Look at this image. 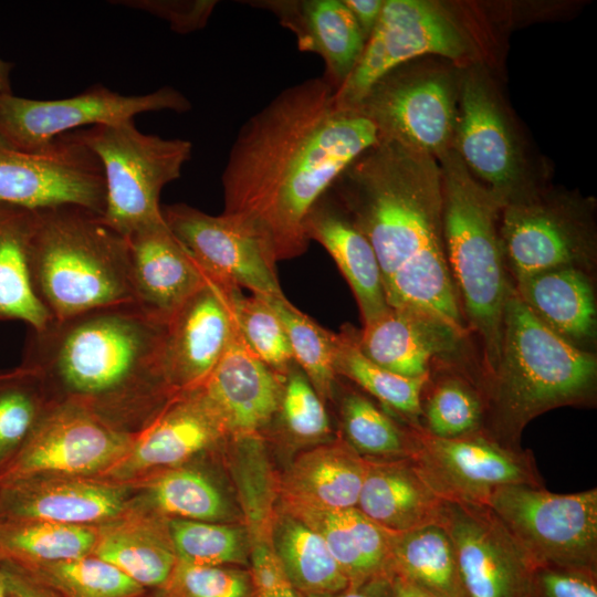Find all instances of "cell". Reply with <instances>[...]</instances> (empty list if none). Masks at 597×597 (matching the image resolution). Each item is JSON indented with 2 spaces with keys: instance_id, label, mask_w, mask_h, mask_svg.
I'll use <instances>...</instances> for the list:
<instances>
[{
  "instance_id": "obj_5",
  "label": "cell",
  "mask_w": 597,
  "mask_h": 597,
  "mask_svg": "<svg viewBox=\"0 0 597 597\" xmlns=\"http://www.w3.org/2000/svg\"><path fill=\"white\" fill-rule=\"evenodd\" d=\"M29 271L34 294L52 320L135 304L127 238L82 207L35 210Z\"/></svg>"
},
{
  "instance_id": "obj_9",
  "label": "cell",
  "mask_w": 597,
  "mask_h": 597,
  "mask_svg": "<svg viewBox=\"0 0 597 597\" xmlns=\"http://www.w3.org/2000/svg\"><path fill=\"white\" fill-rule=\"evenodd\" d=\"M452 149L501 207L537 188L512 117L495 84L478 64L459 70Z\"/></svg>"
},
{
  "instance_id": "obj_1",
  "label": "cell",
  "mask_w": 597,
  "mask_h": 597,
  "mask_svg": "<svg viewBox=\"0 0 597 597\" xmlns=\"http://www.w3.org/2000/svg\"><path fill=\"white\" fill-rule=\"evenodd\" d=\"M379 142L375 125L342 108L323 77L279 93L239 130L222 172L223 212L269 262L303 254L304 221L342 172Z\"/></svg>"
},
{
  "instance_id": "obj_30",
  "label": "cell",
  "mask_w": 597,
  "mask_h": 597,
  "mask_svg": "<svg viewBox=\"0 0 597 597\" xmlns=\"http://www.w3.org/2000/svg\"><path fill=\"white\" fill-rule=\"evenodd\" d=\"M93 555L144 589L161 587L177 563L167 523L129 512L98 526Z\"/></svg>"
},
{
  "instance_id": "obj_26",
  "label": "cell",
  "mask_w": 597,
  "mask_h": 597,
  "mask_svg": "<svg viewBox=\"0 0 597 597\" xmlns=\"http://www.w3.org/2000/svg\"><path fill=\"white\" fill-rule=\"evenodd\" d=\"M304 232L310 241H317L337 264L354 293L364 324L390 307L371 244L329 190L307 213Z\"/></svg>"
},
{
  "instance_id": "obj_14",
  "label": "cell",
  "mask_w": 597,
  "mask_h": 597,
  "mask_svg": "<svg viewBox=\"0 0 597 597\" xmlns=\"http://www.w3.org/2000/svg\"><path fill=\"white\" fill-rule=\"evenodd\" d=\"M416 469L444 501L486 506L501 488L544 486L532 452L512 449L484 430L441 439L415 427Z\"/></svg>"
},
{
  "instance_id": "obj_49",
  "label": "cell",
  "mask_w": 597,
  "mask_h": 597,
  "mask_svg": "<svg viewBox=\"0 0 597 597\" xmlns=\"http://www.w3.org/2000/svg\"><path fill=\"white\" fill-rule=\"evenodd\" d=\"M254 597H297L285 576L272 545L256 543L252 551L251 572Z\"/></svg>"
},
{
  "instance_id": "obj_39",
  "label": "cell",
  "mask_w": 597,
  "mask_h": 597,
  "mask_svg": "<svg viewBox=\"0 0 597 597\" xmlns=\"http://www.w3.org/2000/svg\"><path fill=\"white\" fill-rule=\"evenodd\" d=\"M428 388L421 400V428L427 433L452 439L483 430L484 399L474 381L451 375Z\"/></svg>"
},
{
  "instance_id": "obj_22",
  "label": "cell",
  "mask_w": 597,
  "mask_h": 597,
  "mask_svg": "<svg viewBox=\"0 0 597 597\" xmlns=\"http://www.w3.org/2000/svg\"><path fill=\"white\" fill-rule=\"evenodd\" d=\"M285 377L254 356L234 323L224 353L201 388L229 438L253 439L274 420Z\"/></svg>"
},
{
  "instance_id": "obj_17",
  "label": "cell",
  "mask_w": 597,
  "mask_h": 597,
  "mask_svg": "<svg viewBox=\"0 0 597 597\" xmlns=\"http://www.w3.org/2000/svg\"><path fill=\"white\" fill-rule=\"evenodd\" d=\"M164 220L208 279L224 289H248L266 297L284 295L276 266L253 235L224 214L186 203L161 208Z\"/></svg>"
},
{
  "instance_id": "obj_7",
  "label": "cell",
  "mask_w": 597,
  "mask_h": 597,
  "mask_svg": "<svg viewBox=\"0 0 597 597\" xmlns=\"http://www.w3.org/2000/svg\"><path fill=\"white\" fill-rule=\"evenodd\" d=\"M98 158L105 178L103 221L127 238L164 221V187L178 179L191 158L192 144L142 133L134 118L70 132Z\"/></svg>"
},
{
  "instance_id": "obj_55",
  "label": "cell",
  "mask_w": 597,
  "mask_h": 597,
  "mask_svg": "<svg viewBox=\"0 0 597 597\" xmlns=\"http://www.w3.org/2000/svg\"><path fill=\"white\" fill-rule=\"evenodd\" d=\"M8 593L9 591H8L6 575L0 564V596L6 595Z\"/></svg>"
},
{
  "instance_id": "obj_8",
  "label": "cell",
  "mask_w": 597,
  "mask_h": 597,
  "mask_svg": "<svg viewBox=\"0 0 597 597\" xmlns=\"http://www.w3.org/2000/svg\"><path fill=\"white\" fill-rule=\"evenodd\" d=\"M499 235L515 281L558 268L588 271L596 255L590 208L568 193L538 188L501 207Z\"/></svg>"
},
{
  "instance_id": "obj_50",
  "label": "cell",
  "mask_w": 597,
  "mask_h": 597,
  "mask_svg": "<svg viewBox=\"0 0 597 597\" xmlns=\"http://www.w3.org/2000/svg\"><path fill=\"white\" fill-rule=\"evenodd\" d=\"M0 564L6 575L8 591L15 597H61L15 565L4 562Z\"/></svg>"
},
{
  "instance_id": "obj_19",
  "label": "cell",
  "mask_w": 597,
  "mask_h": 597,
  "mask_svg": "<svg viewBox=\"0 0 597 597\" xmlns=\"http://www.w3.org/2000/svg\"><path fill=\"white\" fill-rule=\"evenodd\" d=\"M228 290L209 280L166 323L160 363L172 394L203 386L224 353L234 325Z\"/></svg>"
},
{
  "instance_id": "obj_16",
  "label": "cell",
  "mask_w": 597,
  "mask_h": 597,
  "mask_svg": "<svg viewBox=\"0 0 597 597\" xmlns=\"http://www.w3.org/2000/svg\"><path fill=\"white\" fill-rule=\"evenodd\" d=\"M0 202L30 210L77 206L103 216V167L70 133L38 151H22L0 142Z\"/></svg>"
},
{
  "instance_id": "obj_29",
  "label": "cell",
  "mask_w": 597,
  "mask_h": 597,
  "mask_svg": "<svg viewBox=\"0 0 597 597\" xmlns=\"http://www.w3.org/2000/svg\"><path fill=\"white\" fill-rule=\"evenodd\" d=\"M368 460L346 441L334 440L301 453L284 473V504L328 510L356 507Z\"/></svg>"
},
{
  "instance_id": "obj_15",
  "label": "cell",
  "mask_w": 597,
  "mask_h": 597,
  "mask_svg": "<svg viewBox=\"0 0 597 597\" xmlns=\"http://www.w3.org/2000/svg\"><path fill=\"white\" fill-rule=\"evenodd\" d=\"M190 109V101L170 86L127 96L96 84L62 100H31L2 93L0 142L22 151H38L76 129L123 122L147 112L186 113Z\"/></svg>"
},
{
  "instance_id": "obj_32",
  "label": "cell",
  "mask_w": 597,
  "mask_h": 597,
  "mask_svg": "<svg viewBox=\"0 0 597 597\" xmlns=\"http://www.w3.org/2000/svg\"><path fill=\"white\" fill-rule=\"evenodd\" d=\"M272 547L295 590L333 597L350 585L322 537L286 511L275 522Z\"/></svg>"
},
{
  "instance_id": "obj_13",
  "label": "cell",
  "mask_w": 597,
  "mask_h": 597,
  "mask_svg": "<svg viewBox=\"0 0 597 597\" xmlns=\"http://www.w3.org/2000/svg\"><path fill=\"white\" fill-rule=\"evenodd\" d=\"M133 438L81 405L51 402L23 444L0 467V483L104 475L127 453Z\"/></svg>"
},
{
  "instance_id": "obj_23",
  "label": "cell",
  "mask_w": 597,
  "mask_h": 597,
  "mask_svg": "<svg viewBox=\"0 0 597 597\" xmlns=\"http://www.w3.org/2000/svg\"><path fill=\"white\" fill-rule=\"evenodd\" d=\"M127 241L134 303L167 323L209 279L165 220L135 231Z\"/></svg>"
},
{
  "instance_id": "obj_53",
  "label": "cell",
  "mask_w": 597,
  "mask_h": 597,
  "mask_svg": "<svg viewBox=\"0 0 597 597\" xmlns=\"http://www.w3.org/2000/svg\"><path fill=\"white\" fill-rule=\"evenodd\" d=\"M388 577L395 597H440L399 574L390 573Z\"/></svg>"
},
{
  "instance_id": "obj_44",
  "label": "cell",
  "mask_w": 597,
  "mask_h": 597,
  "mask_svg": "<svg viewBox=\"0 0 597 597\" xmlns=\"http://www.w3.org/2000/svg\"><path fill=\"white\" fill-rule=\"evenodd\" d=\"M275 418L285 433L296 441H318L332 432L323 400L296 364L286 374Z\"/></svg>"
},
{
  "instance_id": "obj_12",
  "label": "cell",
  "mask_w": 597,
  "mask_h": 597,
  "mask_svg": "<svg viewBox=\"0 0 597 597\" xmlns=\"http://www.w3.org/2000/svg\"><path fill=\"white\" fill-rule=\"evenodd\" d=\"M472 52L468 33L441 3L384 0L356 66L335 91L336 103L353 109L386 74L418 57L437 55L460 63Z\"/></svg>"
},
{
  "instance_id": "obj_24",
  "label": "cell",
  "mask_w": 597,
  "mask_h": 597,
  "mask_svg": "<svg viewBox=\"0 0 597 597\" xmlns=\"http://www.w3.org/2000/svg\"><path fill=\"white\" fill-rule=\"evenodd\" d=\"M465 333L421 313L389 307L356 329L360 352L405 377H429L432 362L459 350Z\"/></svg>"
},
{
  "instance_id": "obj_33",
  "label": "cell",
  "mask_w": 597,
  "mask_h": 597,
  "mask_svg": "<svg viewBox=\"0 0 597 597\" xmlns=\"http://www.w3.org/2000/svg\"><path fill=\"white\" fill-rule=\"evenodd\" d=\"M390 573L399 574L440 597H465L454 545L441 523L391 533Z\"/></svg>"
},
{
  "instance_id": "obj_34",
  "label": "cell",
  "mask_w": 597,
  "mask_h": 597,
  "mask_svg": "<svg viewBox=\"0 0 597 597\" xmlns=\"http://www.w3.org/2000/svg\"><path fill=\"white\" fill-rule=\"evenodd\" d=\"M98 526L0 520V562L21 568L91 555Z\"/></svg>"
},
{
  "instance_id": "obj_46",
  "label": "cell",
  "mask_w": 597,
  "mask_h": 597,
  "mask_svg": "<svg viewBox=\"0 0 597 597\" xmlns=\"http://www.w3.org/2000/svg\"><path fill=\"white\" fill-rule=\"evenodd\" d=\"M285 511L316 532L349 578L350 584L371 578L357 548L343 510L284 504Z\"/></svg>"
},
{
  "instance_id": "obj_35",
  "label": "cell",
  "mask_w": 597,
  "mask_h": 597,
  "mask_svg": "<svg viewBox=\"0 0 597 597\" xmlns=\"http://www.w3.org/2000/svg\"><path fill=\"white\" fill-rule=\"evenodd\" d=\"M334 367L338 377H346L388 409L421 427V400L429 377H405L368 359L356 342V328L344 325L335 333Z\"/></svg>"
},
{
  "instance_id": "obj_51",
  "label": "cell",
  "mask_w": 597,
  "mask_h": 597,
  "mask_svg": "<svg viewBox=\"0 0 597 597\" xmlns=\"http://www.w3.org/2000/svg\"><path fill=\"white\" fill-rule=\"evenodd\" d=\"M364 36L369 38L383 10L384 0H344Z\"/></svg>"
},
{
  "instance_id": "obj_37",
  "label": "cell",
  "mask_w": 597,
  "mask_h": 597,
  "mask_svg": "<svg viewBox=\"0 0 597 597\" xmlns=\"http://www.w3.org/2000/svg\"><path fill=\"white\" fill-rule=\"evenodd\" d=\"M268 298L283 323L295 364L324 404L333 399L339 378L334 367L335 333L322 327L284 295Z\"/></svg>"
},
{
  "instance_id": "obj_31",
  "label": "cell",
  "mask_w": 597,
  "mask_h": 597,
  "mask_svg": "<svg viewBox=\"0 0 597 597\" xmlns=\"http://www.w3.org/2000/svg\"><path fill=\"white\" fill-rule=\"evenodd\" d=\"M35 210L0 202V321H22L32 331L53 320L38 301L29 271Z\"/></svg>"
},
{
  "instance_id": "obj_40",
  "label": "cell",
  "mask_w": 597,
  "mask_h": 597,
  "mask_svg": "<svg viewBox=\"0 0 597 597\" xmlns=\"http://www.w3.org/2000/svg\"><path fill=\"white\" fill-rule=\"evenodd\" d=\"M144 488L149 503L170 519L216 522L227 514L219 489L193 469L161 471L145 482Z\"/></svg>"
},
{
  "instance_id": "obj_43",
  "label": "cell",
  "mask_w": 597,
  "mask_h": 597,
  "mask_svg": "<svg viewBox=\"0 0 597 597\" xmlns=\"http://www.w3.org/2000/svg\"><path fill=\"white\" fill-rule=\"evenodd\" d=\"M167 528L178 561L200 566H227L247 561V536L239 526L169 519Z\"/></svg>"
},
{
  "instance_id": "obj_38",
  "label": "cell",
  "mask_w": 597,
  "mask_h": 597,
  "mask_svg": "<svg viewBox=\"0 0 597 597\" xmlns=\"http://www.w3.org/2000/svg\"><path fill=\"white\" fill-rule=\"evenodd\" d=\"M21 569L61 597H143L146 591L93 554Z\"/></svg>"
},
{
  "instance_id": "obj_47",
  "label": "cell",
  "mask_w": 597,
  "mask_h": 597,
  "mask_svg": "<svg viewBox=\"0 0 597 597\" xmlns=\"http://www.w3.org/2000/svg\"><path fill=\"white\" fill-rule=\"evenodd\" d=\"M524 597H597V568L534 564Z\"/></svg>"
},
{
  "instance_id": "obj_52",
  "label": "cell",
  "mask_w": 597,
  "mask_h": 597,
  "mask_svg": "<svg viewBox=\"0 0 597 597\" xmlns=\"http://www.w3.org/2000/svg\"><path fill=\"white\" fill-rule=\"evenodd\" d=\"M333 597H395L388 576H377L350 584Z\"/></svg>"
},
{
  "instance_id": "obj_4",
  "label": "cell",
  "mask_w": 597,
  "mask_h": 597,
  "mask_svg": "<svg viewBox=\"0 0 597 597\" xmlns=\"http://www.w3.org/2000/svg\"><path fill=\"white\" fill-rule=\"evenodd\" d=\"M597 359L545 326L511 286L503 310L500 357L482 384L483 430L522 449L521 434L535 417L563 406L591 405Z\"/></svg>"
},
{
  "instance_id": "obj_48",
  "label": "cell",
  "mask_w": 597,
  "mask_h": 597,
  "mask_svg": "<svg viewBox=\"0 0 597 597\" xmlns=\"http://www.w3.org/2000/svg\"><path fill=\"white\" fill-rule=\"evenodd\" d=\"M111 3L148 12L167 21L172 31L189 33L207 24L218 2L213 0H118Z\"/></svg>"
},
{
  "instance_id": "obj_45",
  "label": "cell",
  "mask_w": 597,
  "mask_h": 597,
  "mask_svg": "<svg viewBox=\"0 0 597 597\" xmlns=\"http://www.w3.org/2000/svg\"><path fill=\"white\" fill-rule=\"evenodd\" d=\"M157 590L160 597H254L251 573L178 559L167 582Z\"/></svg>"
},
{
  "instance_id": "obj_10",
  "label": "cell",
  "mask_w": 597,
  "mask_h": 597,
  "mask_svg": "<svg viewBox=\"0 0 597 597\" xmlns=\"http://www.w3.org/2000/svg\"><path fill=\"white\" fill-rule=\"evenodd\" d=\"M459 70L406 63L380 78L353 108L392 140L436 159L452 148Z\"/></svg>"
},
{
  "instance_id": "obj_11",
  "label": "cell",
  "mask_w": 597,
  "mask_h": 597,
  "mask_svg": "<svg viewBox=\"0 0 597 597\" xmlns=\"http://www.w3.org/2000/svg\"><path fill=\"white\" fill-rule=\"evenodd\" d=\"M533 564L597 568V489L557 494L527 484L499 489L489 500Z\"/></svg>"
},
{
  "instance_id": "obj_42",
  "label": "cell",
  "mask_w": 597,
  "mask_h": 597,
  "mask_svg": "<svg viewBox=\"0 0 597 597\" xmlns=\"http://www.w3.org/2000/svg\"><path fill=\"white\" fill-rule=\"evenodd\" d=\"M233 320L248 348L273 371L286 376L295 364L289 338L266 296L229 289Z\"/></svg>"
},
{
  "instance_id": "obj_41",
  "label": "cell",
  "mask_w": 597,
  "mask_h": 597,
  "mask_svg": "<svg viewBox=\"0 0 597 597\" xmlns=\"http://www.w3.org/2000/svg\"><path fill=\"white\" fill-rule=\"evenodd\" d=\"M50 405L33 369L20 365L0 373V467L19 450Z\"/></svg>"
},
{
  "instance_id": "obj_56",
  "label": "cell",
  "mask_w": 597,
  "mask_h": 597,
  "mask_svg": "<svg viewBox=\"0 0 597 597\" xmlns=\"http://www.w3.org/2000/svg\"><path fill=\"white\" fill-rule=\"evenodd\" d=\"M0 597H15V596H14V595H12V594H10V593H8V594H6V595H2V596H0Z\"/></svg>"
},
{
  "instance_id": "obj_21",
  "label": "cell",
  "mask_w": 597,
  "mask_h": 597,
  "mask_svg": "<svg viewBox=\"0 0 597 597\" xmlns=\"http://www.w3.org/2000/svg\"><path fill=\"white\" fill-rule=\"evenodd\" d=\"M226 438L228 430L201 387L178 392L134 434L127 453L103 476L126 482L177 465Z\"/></svg>"
},
{
  "instance_id": "obj_3",
  "label": "cell",
  "mask_w": 597,
  "mask_h": 597,
  "mask_svg": "<svg viewBox=\"0 0 597 597\" xmlns=\"http://www.w3.org/2000/svg\"><path fill=\"white\" fill-rule=\"evenodd\" d=\"M165 328L136 304L53 320L30 329L21 365L38 373L50 402L81 405L135 434L175 395L161 370Z\"/></svg>"
},
{
  "instance_id": "obj_25",
  "label": "cell",
  "mask_w": 597,
  "mask_h": 597,
  "mask_svg": "<svg viewBox=\"0 0 597 597\" xmlns=\"http://www.w3.org/2000/svg\"><path fill=\"white\" fill-rule=\"evenodd\" d=\"M271 11L296 38L300 51L320 55L322 76L335 91L348 78L366 44L354 15L344 0L249 1Z\"/></svg>"
},
{
  "instance_id": "obj_28",
  "label": "cell",
  "mask_w": 597,
  "mask_h": 597,
  "mask_svg": "<svg viewBox=\"0 0 597 597\" xmlns=\"http://www.w3.org/2000/svg\"><path fill=\"white\" fill-rule=\"evenodd\" d=\"M514 291L545 326L590 352L596 338L597 304L587 271L565 266L515 281Z\"/></svg>"
},
{
  "instance_id": "obj_54",
  "label": "cell",
  "mask_w": 597,
  "mask_h": 597,
  "mask_svg": "<svg viewBox=\"0 0 597 597\" xmlns=\"http://www.w3.org/2000/svg\"><path fill=\"white\" fill-rule=\"evenodd\" d=\"M13 69V64L0 59V94L12 93L10 72Z\"/></svg>"
},
{
  "instance_id": "obj_2",
  "label": "cell",
  "mask_w": 597,
  "mask_h": 597,
  "mask_svg": "<svg viewBox=\"0 0 597 597\" xmlns=\"http://www.w3.org/2000/svg\"><path fill=\"white\" fill-rule=\"evenodd\" d=\"M329 191L371 244L388 305L437 317L467 333L446 258L438 160L379 139Z\"/></svg>"
},
{
  "instance_id": "obj_6",
  "label": "cell",
  "mask_w": 597,
  "mask_h": 597,
  "mask_svg": "<svg viewBox=\"0 0 597 597\" xmlns=\"http://www.w3.org/2000/svg\"><path fill=\"white\" fill-rule=\"evenodd\" d=\"M437 160L442 176L446 258L463 317L482 341L489 376L499 362L503 310L512 286L499 235L501 205L452 148Z\"/></svg>"
},
{
  "instance_id": "obj_18",
  "label": "cell",
  "mask_w": 597,
  "mask_h": 597,
  "mask_svg": "<svg viewBox=\"0 0 597 597\" xmlns=\"http://www.w3.org/2000/svg\"><path fill=\"white\" fill-rule=\"evenodd\" d=\"M465 597H524L533 563L488 506L444 503Z\"/></svg>"
},
{
  "instance_id": "obj_20",
  "label": "cell",
  "mask_w": 597,
  "mask_h": 597,
  "mask_svg": "<svg viewBox=\"0 0 597 597\" xmlns=\"http://www.w3.org/2000/svg\"><path fill=\"white\" fill-rule=\"evenodd\" d=\"M128 485L91 476H36L0 483V520L100 526L129 512Z\"/></svg>"
},
{
  "instance_id": "obj_36",
  "label": "cell",
  "mask_w": 597,
  "mask_h": 597,
  "mask_svg": "<svg viewBox=\"0 0 597 597\" xmlns=\"http://www.w3.org/2000/svg\"><path fill=\"white\" fill-rule=\"evenodd\" d=\"M339 418L346 442L363 458L407 459L415 451L412 426L401 428L358 391L348 390L341 397Z\"/></svg>"
},
{
  "instance_id": "obj_27",
  "label": "cell",
  "mask_w": 597,
  "mask_h": 597,
  "mask_svg": "<svg viewBox=\"0 0 597 597\" xmlns=\"http://www.w3.org/2000/svg\"><path fill=\"white\" fill-rule=\"evenodd\" d=\"M444 503L410 458L368 460L356 509L387 532L399 534L441 523Z\"/></svg>"
}]
</instances>
